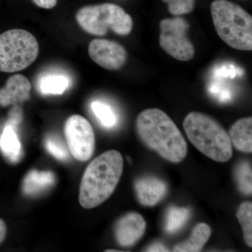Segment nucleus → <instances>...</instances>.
Masks as SVG:
<instances>
[{
  "instance_id": "obj_1",
  "label": "nucleus",
  "mask_w": 252,
  "mask_h": 252,
  "mask_svg": "<svg viewBox=\"0 0 252 252\" xmlns=\"http://www.w3.org/2000/svg\"><path fill=\"white\" fill-rule=\"evenodd\" d=\"M136 129L142 142L165 160L177 163L187 157L185 139L163 111L145 109L137 117Z\"/></svg>"
},
{
  "instance_id": "obj_2",
  "label": "nucleus",
  "mask_w": 252,
  "mask_h": 252,
  "mask_svg": "<svg viewBox=\"0 0 252 252\" xmlns=\"http://www.w3.org/2000/svg\"><path fill=\"white\" fill-rule=\"evenodd\" d=\"M123 169L124 160L118 151H107L94 158L81 180L79 197L81 206L92 209L107 200L117 188Z\"/></svg>"
},
{
  "instance_id": "obj_3",
  "label": "nucleus",
  "mask_w": 252,
  "mask_h": 252,
  "mask_svg": "<svg viewBox=\"0 0 252 252\" xmlns=\"http://www.w3.org/2000/svg\"><path fill=\"white\" fill-rule=\"evenodd\" d=\"M189 140L204 155L215 161H228L233 156L229 135L217 121L205 114L190 112L183 123Z\"/></svg>"
},
{
  "instance_id": "obj_4",
  "label": "nucleus",
  "mask_w": 252,
  "mask_h": 252,
  "mask_svg": "<svg viewBox=\"0 0 252 252\" xmlns=\"http://www.w3.org/2000/svg\"><path fill=\"white\" fill-rule=\"evenodd\" d=\"M211 15L217 34L233 49L252 50V17L241 6L228 0H215Z\"/></svg>"
},
{
  "instance_id": "obj_5",
  "label": "nucleus",
  "mask_w": 252,
  "mask_h": 252,
  "mask_svg": "<svg viewBox=\"0 0 252 252\" xmlns=\"http://www.w3.org/2000/svg\"><path fill=\"white\" fill-rule=\"evenodd\" d=\"M76 20L84 31L94 36L105 35L109 30L119 35H127L133 27L130 15L112 3L84 6L78 11Z\"/></svg>"
},
{
  "instance_id": "obj_6",
  "label": "nucleus",
  "mask_w": 252,
  "mask_h": 252,
  "mask_svg": "<svg viewBox=\"0 0 252 252\" xmlns=\"http://www.w3.org/2000/svg\"><path fill=\"white\" fill-rule=\"evenodd\" d=\"M39 53L37 40L23 29L9 30L0 34V72L23 70L36 61Z\"/></svg>"
},
{
  "instance_id": "obj_7",
  "label": "nucleus",
  "mask_w": 252,
  "mask_h": 252,
  "mask_svg": "<svg viewBox=\"0 0 252 252\" xmlns=\"http://www.w3.org/2000/svg\"><path fill=\"white\" fill-rule=\"evenodd\" d=\"M159 27V44L165 53L184 62L193 59L195 49L187 36L189 26L185 18H165Z\"/></svg>"
},
{
  "instance_id": "obj_8",
  "label": "nucleus",
  "mask_w": 252,
  "mask_h": 252,
  "mask_svg": "<svg viewBox=\"0 0 252 252\" xmlns=\"http://www.w3.org/2000/svg\"><path fill=\"white\" fill-rule=\"evenodd\" d=\"M64 134L69 152L80 161H87L92 157L95 138L92 126L85 118L73 115L64 125Z\"/></svg>"
},
{
  "instance_id": "obj_9",
  "label": "nucleus",
  "mask_w": 252,
  "mask_h": 252,
  "mask_svg": "<svg viewBox=\"0 0 252 252\" xmlns=\"http://www.w3.org/2000/svg\"><path fill=\"white\" fill-rule=\"evenodd\" d=\"M89 54L96 64L108 70H118L127 61L126 49L117 41L96 39L89 46Z\"/></svg>"
},
{
  "instance_id": "obj_10",
  "label": "nucleus",
  "mask_w": 252,
  "mask_h": 252,
  "mask_svg": "<svg viewBox=\"0 0 252 252\" xmlns=\"http://www.w3.org/2000/svg\"><path fill=\"white\" fill-rule=\"evenodd\" d=\"M145 220L137 212H130L121 217L114 227V235L118 244L123 248L135 245L146 229Z\"/></svg>"
},
{
  "instance_id": "obj_11",
  "label": "nucleus",
  "mask_w": 252,
  "mask_h": 252,
  "mask_svg": "<svg viewBox=\"0 0 252 252\" xmlns=\"http://www.w3.org/2000/svg\"><path fill=\"white\" fill-rule=\"evenodd\" d=\"M31 91V84L27 77L21 74L11 76L0 89V105L6 107L23 103L30 99Z\"/></svg>"
},
{
  "instance_id": "obj_12",
  "label": "nucleus",
  "mask_w": 252,
  "mask_h": 252,
  "mask_svg": "<svg viewBox=\"0 0 252 252\" xmlns=\"http://www.w3.org/2000/svg\"><path fill=\"white\" fill-rule=\"evenodd\" d=\"M135 190L140 204L144 206L152 207L165 198L167 187L160 179L147 176L136 181Z\"/></svg>"
},
{
  "instance_id": "obj_13",
  "label": "nucleus",
  "mask_w": 252,
  "mask_h": 252,
  "mask_svg": "<svg viewBox=\"0 0 252 252\" xmlns=\"http://www.w3.org/2000/svg\"><path fill=\"white\" fill-rule=\"evenodd\" d=\"M230 142L233 146L245 153L252 152V118L239 119L229 130Z\"/></svg>"
},
{
  "instance_id": "obj_14",
  "label": "nucleus",
  "mask_w": 252,
  "mask_h": 252,
  "mask_svg": "<svg viewBox=\"0 0 252 252\" xmlns=\"http://www.w3.org/2000/svg\"><path fill=\"white\" fill-rule=\"evenodd\" d=\"M0 150L11 162H17L22 155L21 144L16 132V126L6 123L0 136Z\"/></svg>"
},
{
  "instance_id": "obj_15",
  "label": "nucleus",
  "mask_w": 252,
  "mask_h": 252,
  "mask_svg": "<svg viewBox=\"0 0 252 252\" xmlns=\"http://www.w3.org/2000/svg\"><path fill=\"white\" fill-rule=\"evenodd\" d=\"M55 182L56 177L52 172L32 170L23 180V190L26 195H36L51 188Z\"/></svg>"
},
{
  "instance_id": "obj_16",
  "label": "nucleus",
  "mask_w": 252,
  "mask_h": 252,
  "mask_svg": "<svg viewBox=\"0 0 252 252\" xmlns=\"http://www.w3.org/2000/svg\"><path fill=\"white\" fill-rule=\"evenodd\" d=\"M211 228L205 223L195 225L188 240L178 244L174 248V252H198L201 251L211 235Z\"/></svg>"
},
{
  "instance_id": "obj_17",
  "label": "nucleus",
  "mask_w": 252,
  "mask_h": 252,
  "mask_svg": "<svg viewBox=\"0 0 252 252\" xmlns=\"http://www.w3.org/2000/svg\"><path fill=\"white\" fill-rule=\"evenodd\" d=\"M190 210L186 207H171L167 210L165 217V230L173 234L180 230L188 221Z\"/></svg>"
},
{
  "instance_id": "obj_18",
  "label": "nucleus",
  "mask_w": 252,
  "mask_h": 252,
  "mask_svg": "<svg viewBox=\"0 0 252 252\" xmlns=\"http://www.w3.org/2000/svg\"><path fill=\"white\" fill-rule=\"evenodd\" d=\"M237 218L241 225L243 238L248 247H252V203L247 201L242 203L237 212Z\"/></svg>"
},
{
  "instance_id": "obj_19",
  "label": "nucleus",
  "mask_w": 252,
  "mask_h": 252,
  "mask_svg": "<svg viewBox=\"0 0 252 252\" xmlns=\"http://www.w3.org/2000/svg\"><path fill=\"white\" fill-rule=\"evenodd\" d=\"M235 178L240 191L245 195L252 193V166L248 161H242L235 169Z\"/></svg>"
},
{
  "instance_id": "obj_20",
  "label": "nucleus",
  "mask_w": 252,
  "mask_h": 252,
  "mask_svg": "<svg viewBox=\"0 0 252 252\" xmlns=\"http://www.w3.org/2000/svg\"><path fill=\"white\" fill-rule=\"evenodd\" d=\"M69 80L62 75L44 77L39 83V89L44 94H63L69 86Z\"/></svg>"
},
{
  "instance_id": "obj_21",
  "label": "nucleus",
  "mask_w": 252,
  "mask_h": 252,
  "mask_svg": "<svg viewBox=\"0 0 252 252\" xmlns=\"http://www.w3.org/2000/svg\"><path fill=\"white\" fill-rule=\"evenodd\" d=\"M91 108L94 116L104 127L110 128L117 124V117L112 109L107 104L95 101L91 104Z\"/></svg>"
},
{
  "instance_id": "obj_22",
  "label": "nucleus",
  "mask_w": 252,
  "mask_h": 252,
  "mask_svg": "<svg viewBox=\"0 0 252 252\" xmlns=\"http://www.w3.org/2000/svg\"><path fill=\"white\" fill-rule=\"evenodd\" d=\"M195 0H162L168 5V11L175 16L188 14L191 12L195 6Z\"/></svg>"
},
{
  "instance_id": "obj_23",
  "label": "nucleus",
  "mask_w": 252,
  "mask_h": 252,
  "mask_svg": "<svg viewBox=\"0 0 252 252\" xmlns=\"http://www.w3.org/2000/svg\"><path fill=\"white\" fill-rule=\"evenodd\" d=\"M45 147L46 150L59 160H67L69 157L67 149L64 144L56 137H49L46 139Z\"/></svg>"
},
{
  "instance_id": "obj_24",
  "label": "nucleus",
  "mask_w": 252,
  "mask_h": 252,
  "mask_svg": "<svg viewBox=\"0 0 252 252\" xmlns=\"http://www.w3.org/2000/svg\"><path fill=\"white\" fill-rule=\"evenodd\" d=\"M33 1L39 7L46 9H52L57 4V0H33Z\"/></svg>"
},
{
  "instance_id": "obj_25",
  "label": "nucleus",
  "mask_w": 252,
  "mask_h": 252,
  "mask_svg": "<svg viewBox=\"0 0 252 252\" xmlns=\"http://www.w3.org/2000/svg\"><path fill=\"white\" fill-rule=\"evenodd\" d=\"M166 247L161 243H154L147 248V252H168Z\"/></svg>"
},
{
  "instance_id": "obj_26",
  "label": "nucleus",
  "mask_w": 252,
  "mask_h": 252,
  "mask_svg": "<svg viewBox=\"0 0 252 252\" xmlns=\"http://www.w3.org/2000/svg\"><path fill=\"white\" fill-rule=\"evenodd\" d=\"M6 225L4 220L0 219V245L3 243L6 236Z\"/></svg>"
},
{
  "instance_id": "obj_27",
  "label": "nucleus",
  "mask_w": 252,
  "mask_h": 252,
  "mask_svg": "<svg viewBox=\"0 0 252 252\" xmlns=\"http://www.w3.org/2000/svg\"><path fill=\"white\" fill-rule=\"evenodd\" d=\"M105 252H120L121 251H119V250H106Z\"/></svg>"
}]
</instances>
